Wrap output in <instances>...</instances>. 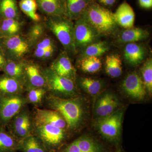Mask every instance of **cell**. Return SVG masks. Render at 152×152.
Returning <instances> with one entry per match:
<instances>
[{
	"label": "cell",
	"mask_w": 152,
	"mask_h": 152,
	"mask_svg": "<svg viewBox=\"0 0 152 152\" xmlns=\"http://www.w3.org/2000/svg\"><path fill=\"white\" fill-rule=\"evenodd\" d=\"M38 9L45 17H66L65 0H36Z\"/></svg>",
	"instance_id": "2e32d148"
},
{
	"label": "cell",
	"mask_w": 152,
	"mask_h": 152,
	"mask_svg": "<svg viewBox=\"0 0 152 152\" xmlns=\"http://www.w3.org/2000/svg\"><path fill=\"white\" fill-rule=\"evenodd\" d=\"M124 111L118 110L97 121L96 126L98 132L105 140L118 146L120 142L121 129Z\"/></svg>",
	"instance_id": "52a82bcc"
},
{
	"label": "cell",
	"mask_w": 152,
	"mask_h": 152,
	"mask_svg": "<svg viewBox=\"0 0 152 152\" xmlns=\"http://www.w3.org/2000/svg\"><path fill=\"white\" fill-rule=\"evenodd\" d=\"M24 69L26 92L37 88H46V81L43 74L42 67L37 62L27 59L25 60Z\"/></svg>",
	"instance_id": "7c38bea8"
},
{
	"label": "cell",
	"mask_w": 152,
	"mask_h": 152,
	"mask_svg": "<svg viewBox=\"0 0 152 152\" xmlns=\"http://www.w3.org/2000/svg\"><path fill=\"white\" fill-rule=\"evenodd\" d=\"M26 22L24 19L0 20V38L10 37L23 34Z\"/></svg>",
	"instance_id": "e0dca14e"
},
{
	"label": "cell",
	"mask_w": 152,
	"mask_h": 152,
	"mask_svg": "<svg viewBox=\"0 0 152 152\" xmlns=\"http://www.w3.org/2000/svg\"><path fill=\"white\" fill-rule=\"evenodd\" d=\"M58 152H108V151L98 139L83 135L65 145Z\"/></svg>",
	"instance_id": "8fae6325"
},
{
	"label": "cell",
	"mask_w": 152,
	"mask_h": 152,
	"mask_svg": "<svg viewBox=\"0 0 152 152\" xmlns=\"http://www.w3.org/2000/svg\"><path fill=\"white\" fill-rule=\"evenodd\" d=\"M32 114L34 123L52 125L67 130L65 120L57 111L50 109L36 108Z\"/></svg>",
	"instance_id": "4fadbf2b"
},
{
	"label": "cell",
	"mask_w": 152,
	"mask_h": 152,
	"mask_svg": "<svg viewBox=\"0 0 152 152\" xmlns=\"http://www.w3.org/2000/svg\"><path fill=\"white\" fill-rule=\"evenodd\" d=\"M23 19L17 0H0V20Z\"/></svg>",
	"instance_id": "cb8c5ba5"
},
{
	"label": "cell",
	"mask_w": 152,
	"mask_h": 152,
	"mask_svg": "<svg viewBox=\"0 0 152 152\" xmlns=\"http://www.w3.org/2000/svg\"><path fill=\"white\" fill-rule=\"evenodd\" d=\"M105 65L106 72L112 77H118L122 75V63L119 55L113 54L107 56Z\"/></svg>",
	"instance_id": "f1b7e54d"
},
{
	"label": "cell",
	"mask_w": 152,
	"mask_h": 152,
	"mask_svg": "<svg viewBox=\"0 0 152 152\" xmlns=\"http://www.w3.org/2000/svg\"><path fill=\"white\" fill-rule=\"evenodd\" d=\"M19 140L6 128L0 127V152H18Z\"/></svg>",
	"instance_id": "83f0119b"
},
{
	"label": "cell",
	"mask_w": 152,
	"mask_h": 152,
	"mask_svg": "<svg viewBox=\"0 0 152 152\" xmlns=\"http://www.w3.org/2000/svg\"><path fill=\"white\" fill-rule=\"evenodd\" d=\"M27 104L23 94L0 97V127H7L12 118Z\"/></svg>",
	"instance_id": "ba28073f"
},
{
	"label": "cell",
	"mask_w": 152,
	"mask_h": 152,
	"mask_svg": "<svg viewBox=\"0 0 152 152\" xmlns=\"http://www.w3.org/2000/svg\"><path fill=\"white\" fill-rule=\"evenodd\" d=\"M25 60L22 61H7L2 71L4 74L16 80L24 87L25 85Z\"/></svg>",
	"instance_id": "603a6c76"
},
{
	"label": "cell",
	"mask_w": 152,
	"mask_h": 152,
	"mask_svg": "<svg viewBox=\"0 0 152 152\" xmlns=\"http://www.w3.org/2000/svg\"><path fill=\"white\" fill-rule=\"evenodd\" d=\"M18 151L22 152H48L43 142L34 134L19 141Z\"/></svg>",
	"instance_id": "d4e9b609"
},
{
	"label": "cell",
	"mask_w": 152,
	"mask_h": 152,
	"mask_svg": "<svg viewBox=\"0 0 152 152\" xmlns=\"http://www.w3.org/2000/svg\"><path fill=\"white\" fill-rule=\"evenodd\" d=\"M27 92V94L26 96L28 104L37 106L42 103L48 94V90L45 88L32 89Z\"/></svg>",
	"instance_id": "e575fe53"
},
{
	"label": "cell",
	"mask_w": 152,
	"mask_h": 152,
	"mask_svg": "<svg viewBox=\"0 0 152 152\" xmlns=\"http://www.w3.org/2000/svg\"><path fill=\"white\" fill-rule=\"evenodd\" d=\"M75 46L77 53L83 51L89 45L96 42L99 34L86 20L81 16L75 20Z\"/></svg>",
	"instance_id": "30bf717a"
},
{
	"label": "cell",
	"mask_w": 152,
	"mask_h": 152,
	"mask_svg": "<svg viewBox=\"0 0 152 152\" xmlns=\"http://www.w3.org/2000/svg\"><path fill=\"white\" fill-rule=\"evenodd\" d=\"M83 17L99 35L110 34L116 28L114 13L93 0L84 12Z\"/></svg>",
	"instance_id": "3957f363"
},
{
	"label": "cell",
	"mask_w": 152,
	"mask_h": 152,
	"mask_svg": "<svg viewBox=\"0 0 152 152\" xmlns=\"http://www.w3.org/2000/svg\"><path fill=\"white\" fill-rule=\"evenodd\" d=\"M49 108L59 113L65 120L69 132H74L83 122L84 109L78 98H62L47 94L45 97Z\"/></svg>",
	"instance_id": "6da1fadb"
},
{
	"label": "cell",
	"mask_w": 152,
	"mask_h": 152,
	"mask_svg": "<svg viewBox=\"0 0 152 152\" xmlns=\"http://www.w3.org/2000/svg\"><path fill=\"white\" fill-rule=\"evenodd\" d=\"M49 67L57 75L75 83L76 69L71 62L69 56L65 51L62 52Z\"/></svg>",
	"instance_id": "9a60e30c"
},
{
	"label": "cell",
	"mask_w": 152,
	"mask_h": 152,
	"mask_svg": "<svg viewBox=\"0 0 152 152\" xmlns=\"http://www.w3.org/2000/svg\"><path fill=\"white\" fill-rule=\"evenodd\" d=\"M117 24L125 28H133L134 24V12L132 7L126 2L122 3L114 13Z\"/></svg>",
	"instance_id": "ac0fdd59"
},
{
	"label": "cell",
	"mask_w": 152,
	"mask_h": 152,
	"mask_svg": "<svg viewBox=\"0 0 152 152\" xmlns=\"http://www.w3.org/2000/svg\"><path fill=\"white\" fill-rule=\"evenodd\" d=\"M122 88L128 96L138 100L144 99L146 94L147 90L142 80L136 72L126 77L123 82Z\"/></svg>",
	"instance_id": "5bb4252c"
},
{
	"label": "cell",
	"mask_w": 152,
	"mask_h": 152,
	"mask_svg": "<svg viewBox=\"0 0 152 152\" xmlns=\"http://www.w3.org/2000/svg\"><path fill=\"white\" fill-rule=\"evenodd\" d=\"M118 106L117 98L113 94L107 93L98 100L96 105V114L99 118L107 116L116 111Z\"/></svg>",
	"instance_id": "ffe728a7"
},
{
	"label": "cell",
	"mask_w": 152,
	"mask_h": 152,
	"mask_svg": "<svg viewBox=\"0 0 152 152\" xmlns=\"http://www.w3.org/2000/svg\"><path fill=\"white\" fill-rule=\"evenodd\" d=\"M109 47L105 42H95L89 45L82 51L80 58L100 56L108 51Z\"/></svg>",
	"instance_id": "836d02e7"
},
{
	"label": "cell",
	"mask_w": 152,
	"mask_h": 152,
	"mask_svg": "<svg viewBox=\"0 0 152 152\" xmlns=\"http://www.w3.org/2000/svg\"><path fill=\"white\" fill-rule=\"evenodd\" d=\"M149 33L140 28H132L123 31L119 36L118 40L123 43H135L148 37Z\"/></svg>",
	"instance_id": "4316f807"
},
{
	"label": "cell",
	"mask_w": 152,
	"mask_h": 152,
	"mask_svg": "<svg viewBox=\"0 0 152 152\" xmlns=\"http://www.w3.org/2000/svg\"><path fill=\"white\" fill-rule=\"evenodd\" d=\"M76 81L83 89L91 95L97 94L102 87L100 80L91 78L80 77L76 78Z\"/></svg>",
	"instance_id": "d6a6232c"
},
{
	"label": "cell",
	"mask_w": 152,
	"mask_h": 152,
	"mask_svg": "<svg viewBox=\"0 0 152 152\" xmlns=\"http://www.w3.org/2000/svg\"><path fill=\"white\" fill-rule=\"evenodd\" d=\"M140 7L145 9H151L152 7V0H138Z\"/></svg>",
	"instance_id": "8d00e7d4"
},
{
	"label": "cell",
	"mask_w": 152,
	"mask_h": 152,
	"mask_svg": "<svg viewBox=\"0 0 152 152\" xmlns=\"http://www.w3.org/2000/svg\"><path fill=\"white\" fill-rule=\"evenodd\" d=\"M33 114L26 106L11 120L7 127L8 131L20 141L32 134Z\"/></svg>",
	"instance_id": "9c48e42d"
},
{
	"label": "cell",
	"mask_w": 152,
	"mask_h": 152,
	"mask_svg": "<svg viewBox=\"0 0 152 152\" xmlns=\"http://www.w3.org/2000/svg\"><path fill=\"white\" fill-rule=\"evenodd\" d=\"M93 0H65L66 17L76 20L81 16Z\"/></svg>",
	"instance_id": "44dd1931"
},
{
	"label": "cell",
	"mask_w": 152,
	"mask_h": 152,
	"mask_svg": "<svg viewBox=\"0 0 152 152\" xmlns=\"http://www.w3.org/2000/svg\"><path fill=\"white\" fill-rule=\"evenodd\" d=\"M78 66L85 72L95 73L101 69L102 63L99 57H84L79 59Z\"/></svg>",
	"instance_id": "1f68e13d"
},
{
	"label": "cell",
	"mask_w": 152,
	"mask_h": 152,
	"mask_svg": "<svg viewBox=\"0 0 152 152\" xmlns=\"http://www.w3.org/2000/svg\"><path fill=\"white\" fill-rule=\"evenodd\" d=\"M56 45V44L54 40L47 34L34 47L31 53L32 56L35 59L42 61L46 52Z\"/></svg>",
	"instance_id": "f546056e"
},
{
	"label": "cell",
	"mask_w": 152,
	"mask_h": 152,
	"mask_svg": "<svg viewBox=\"0 0 152 152\" xmlns=\"http://www.w3.org/2000/svg\"><path fill=\"white\" fill-rule=\"evenodd\" d=\"M141 73L143 82L146 89L151 94L152 92V60L149 58L142 66Z\"/></svg>",
	"instance_id": "d590c367"
},
{
	"label": "cell",
	"mask_w": 152,
	"mask_h": 152,
	"mask_svg": "<svg viewBox=\"0 0 152 152\" xmlns=\"http://www.w3.org/2000/svg\"><path fill=\"white\" fill-rule=\"evenodd\" d=\"M6 62H7V60L3 53L2 50L0 46V71H2Z\"/></svg>",
	"instance_id": "74e56055"
},
{
	"label": "cell",
	"mask_w": 152,
	"mask_h": 152,
	"mask_svg": "<svg viewBox=\"0 0 152 152\" xmlns=\"http://www.w3.org/2000/svg\"><path fill=\"white\" fill-rule=\"evenodd\" d=\"M42 72L45 78L48 94L60 98L75 97L77 89L75 82L58 75L49 67H42Z\"/></svg>",
	"instance_id": "5b68a950"
},
{
	"label": "cell",
	"mask_w": 152,
	"mask_h": 152,
	"mask_svg": "<svg viewBox=\"0 0 152 152\" xmlns=\"http://www.w3.org/2000/svg\"><path fill=\"white\" fill-rule=\"evenodd\" d=\"M116 152H123V151H122V150H121V149H120V148H118V150H117Z\"/></svg>",
	"instance_id": "ab89813d"
},
{
	"label": "cell",
	"mask_w": 152,
	"mask_h": 152,
	"mask_svg": "<svg viewBox=\"0 0 152 152\" xmlns=\"http://www.w3.org/2000/svg\"><path fill=\"white\" fill-rule=\"evenodd\" d=\"M24 87L16 80L4 73L0 75V97L23 94Z\"/></svg>",
	"instance_id": "d6986e66"
},
{
	"label": "cell",
	"mask_w": 152,
	"mask_h": 152,
	"mask_svg": "<svg viewBox=\"0 0 152 152\" xmlns=\"http://www.w3.org/2000/svg\"><path fill=\"white\" fill-rule=\"evenodd\" d=\"M43 19L48 31L54 35L69 56L77 54L73 21L61 16L45 17Z\"/></svg>",
	"instance_id": "7a4b0ae2"
},
{
	"label": "cell",
	"mask_w": 152,
	"mask_h": 152,
	"mask_svg": "<svg viewBox=\"0 0 152 152\" xmlns=\"http://www.w3.org/2000/svg\"><path fill=\"white\" fill-rule=\"evenodd\" d=\"M0 46L7 61H22L27 59L33 50L24 34L0 38Z\"/></svg>",
	"instance_id": "8992f818"
},
{
	"label": "cell",
	"mask_w": 152,
	"mask_h": 152,
	"mask_svg": "<svg viewBox=\"0 0 152 152\" xmlns=\"http://www.w3.org/2000/svg\"><path fill=\"white\" fill-rule=\"evenodd\" d=\"M68 132L52 125L34 123L32 134L40 139L48 152H58L66 145Z\"/></svg>",
	"instance_id": "277c9868"
},
{
	"label": "cell",
	"mask_w": 152,
	"mask_h": 152,
	"mask_svg": "<svg viewBox=\"0 0 152 152\" xmlns=\"http://www.w3.org/2000/svg\"><path fill=\"white\" fill-rule=\"evenodd\" d=\"M145 56L143 47L136 43H129L126 45L124 50V57L129 64L137 65L142 62Z\"/></svg>",
	"instance_id": "7402d4cb"
},
{
	"label": "cell",
	"mask_w": 152,
	"mask_h": 152,
	"mask_svg": "<svg viewBox=\"0 0 152 152\" xmlns=\"http://www.w3.org/2000/svg\"><path fill=\"white\" fill-rule=\"evenodd\" d=\"M19 8L33 22L42 20V17L37 13L38 6L36 0H20Z\"/></svg>",
	"instance_id": "4dcf8cb0"
},
{
	"label": "cell",
	"mask_w": 152,
	"mask_h": 152,
	"mask_svg": "<svg viewBox=\"0 0 152 152\" xmlns=\"http://www.w3.org/2000/svg\"><path fill=\"white\" fill-rule=\"evenodd\" d=\"M98 1L104 5L107 6V7H111L113 6L116 1V0H98Z\"/></svg>",
	"instance_id": "f35d334b"
},
{
	"label": "cell",
	"mask_w": 152,
	"mask_h": 152,
	"mask_svg": "<svg viewBox=\"0 0 152 152\" xmlns=\"http://www.w3.org/2000/svg\"><path fill=\"white\" fill-rule=\"evenodd\" d=\"M33 23L24 35L33 49L36 44L47 34L48 31L44 19Z\"/></svg>",
	"instance_id": "484cf974"
}]
</instances>
